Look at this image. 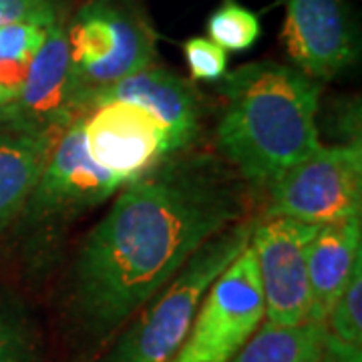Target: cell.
Masks as SVG:
<instances>
[{
    "mask_svg": "<svg viewBox=\"0 0 362 362\" xmlns=\"http://www.w3.org/2000/svg\"><path fill=\"white\" fill-rule=\"evenodd\" d=\"M320 83L296 66L252 63L226 75L218 147L254 185H270L320 147Z\"/></svg>",
    "mask_w": 362,
    "mask_h": 362,
    "instance_id": "7a4b0ae2",
    "label": "cell"
},
{
    "mask_svg": "<svg viewBox=\"0 0 362 362\" xmlns=\"http://www.w3.org/2000/svg\"><path fill=\"white\" fill-rule=\"evenodd\" d=\"M282 42L298 71L318 83L338 77L358 57L346 0H286Z\"/></svg>",
    "mask_w": 362,
    "mask_h": 362,
    "instance_id": "9c48e42d",
    "label": "cell"
},
{
    "mask_svg": "<svg viewBox=\"0 0 362 362\" xmlns=\"http://www.w3.org/2000/svg\"><path fill=\"white\" fill-rule=\"evenodd\" d=\"M85 119L87 111L78 113L59 137L49 163L23 207L28 220H51L89 209L127 185L90 157L85 139Z\"/></svg>",
    "mask_w": 362,
    "mask_h": 362,
    "instance_id": "ba28073f",
    "label": "cell"
},
{
    "mask_svg": "<svg viewBox=\"0 0 362 362\" xmlns=\"http://www.w3.org/2000/svg\"><path fill=\"white\" fill-rule=\"evenodd\" d=\"M262 320V282L254 250L247 244L207 290L189 334L169 362H230Z\"/></svg>",
    "mask_w": 362,
    "mask_h": 362,
    "instance_id": "8992f818",
    "label": "cell"
},
{
    "mask_svg": "<svg viewBox=\"0 0 362 362\" xmlns=\"http://www.w3.org/2000/svg\"><path fill=\"white\" fill-rule=\"evenodd\" d=\"M47 37V28L33 25L0 26V85L16 95L35 52Z\"/></svg>",
    "mask_w": 362,
    "mask_h": 362,
    "instance_id": "2e32d148",
    "label": "cell"
},
{
    "mask_svg": "<svg viewBox=\"0 0 362 362\" xmlns=\"http://www.w3.org/2000/svg\"><path fill=\"white\" fill-rule=\"evenodd\" d=\"M256 220L238 221L207 240L171 284L117 342L105 362H169L183 346L207 290L250 244Z\"/></svg>",
    "mask_w": 362,
    "mask_h": 362,
    "instance_id": "3957f363",
    "label": "cell"
},
{
    "mask_svg": "<svg viewBox=\"0 0 362 362\" xmlns=\"http://www.w3.org/2000/svg\"><path fill=\"white\" fill-rule=\"evenodd\" d=\"M326 334L338 342L362 349V256L326 318Z\"/></svg>",
    "mask_w": 362,
    "mask_h": 362,
    "instance_id": "ac0fdd59",
    "label": "cell"
},
{
    "mask_svg": "<svg viewBox=\"0 0 362 362\" xmlns=\"http://www.w3.org/2000/svg\"><path fill=\"white\" fill-rule=\"evenodd\" d=\"M109 101H123L141 107L165 133L168 156L180 153L195 141L199 133V101L192 83L168 69L147 66L131 77L95 90L87 97L85 109Z\"/></svg>",
    "mask_w": 362,
    "mask_h": 362,
    "instance_id": "8fae6325",
    "label": "cell"
},
{
    "mask_svg": "<svg viewBox=\"0 0 362 362\" xmlns=\"http://www.w3.org/2000/svg\"><path fill=\"white\" fill-rule=\"evenodd\" d=\"M14 119H16V111H14L13 103L6 105V107H0V123L14 121Z\"/></svg>",
    "mask_w": 362,
    "mask_h": 362,
    "instance_id": "603a6c76",
    "label": "cell"
},
{
    "mask_svg": "<svg viewBox=\"0 0 362 362\" xmlns=\"http://www.w3.org/2000/svg\"><path fill=\"white\" fill-rule=\"evenodd\" d=\"M207 39L214 40L226 52L252 49L262 35L259 18L235 0H221V4L207 21Z\"/></svg>",
    "mask_w": 362,
    "mask_h": 362,
    "instance_id": "e0dca14e",
    "label": "cell"
},
{
    "mask_svg": "<svg viewBox=\"0 0 362 362\" xmlns=\"http://www.w3.org/2000/svg\"><path fill=\"white\" fill-rule=\"evenodd\" d=\"M318 226L290 218H266L256 223L250 246L258 264L268 324L296 326L308 320L306 250Z\"/></svg>",
    "mask_w": 362,
    "mask_h": 362,
    "instance_id": "52a82bcc",
    "label": "cell"
},
{
    "mask_svg": "<svg viewBox=\"0 0 362 362\" xmlns=\"http://www.w3.org/2000/svg\"><path fill=\"white\" fill-rule=\"evenodd\" d=\"M0 362H23L21 342L2 320H0Z\"/></svg>",
    "mask_w": 362,
    "mask_h": 362,
    "instance_id": "7402d4cb",
    "label": "cell"
},
{
    "mask_svg": "<svg viewBox=\"0 0 362 362\" xmlns=\"http://www.w3.org/2000/svg\"><path fill=\"white\" fill-rule=\"evenodd\" d=\"M185 63L195 81H220L228 75V52L206 37L183 42Z\"/></svg>",
    "mask_w": 362,
    "mask_h": 362,
    "instance_id": "d6986e66",
    "label": "cell"
},
{
    "mask_svg": "<svg viewBox=\"0 0 362 362\" xmlns=\"http://www.w3.org/2000/svg\"><path fill=\"white\" fill-rule=\"evenodd\" d=\"M268 218L324 226L361 218L362 147H318L268 185Z\"/></svg>",
    "mask_w": 362,
    "mask_h": 362,
    "instance_id": "5b68a950",
    "label": "cell"
},
{
    "mask_svg": "<svg viewBox=\"0 0 362 362\" xmlns=\"http://www.w3.org/2000/svg\"><path fill=\"white\" fill-rule=\"evenodd\" d=\"M242 216V194L207 161L157 165L127 183L78 254L81 320L97 334L117 328Z\"/></svg>",
    "mask_w": 362,
    "mask_h": 362,
    "instance_id": "6da1fadb",
    "label": "cell"
},
{
    "mask_svg": "<svg viewBox=\"0 0 362 362\" xmlns=\"http://www.w3.org/2000/svg\"><path fill=\"white\" fill-rule=\"evenodd\" d=\"M66 33L83 109L90 93L115 85L156 61V33L135 0H90Z\"/></svg>",
    "mask_w": 362,
    "mask_h": 362,
    "instance_id": "277c9868",
    "label": "cell"
},
{
    "mask_svg": "<svg viewBox=\"0 0 362 362\" xmlns=\"http://www.w3.org/2000/svg\"><path fill=\"white\" fill-rule=\"evenodd\" d=\"M63 18L57 0H0V26L33 25L49 28Z\"/></svg>",
    "mask_w": 362,
    "mask_h": 362,
    "instance_id": "ffe728a7",
    "label": "cell"
},
{
    "mask_svg": "<svg viewBox=\"0 0 362 362\" xmlns=\"http://www.w3.org/2000/svg\"><path fill=\"white\" fill-rule=\"evenodd\" d=\"M65 129L18 119L0 123V230L23 211Z\"/></svg>",
    "mask_w": 362,
    "mask_h": 362,
    "instance_id": "4fadbf2b",
    "label": "cell"
},
{
    "mask_svg": "<svg viewBox=\"0 0 362 362\" xmlns=\"http://www.w3.org/2000/svg\"><path fill=\"white\" fill-rule=\"evenodd\" d=\"M13 107L18 121L59 127H66L85 111L71 65L65 18L47 28V37L28 63Z\"/></svg>",
    "mask_w": 362,
    "mask_h": 362,
    "instance_id": "7c38bea8",
    "label": "cell"
},
{
    "mask_svg": "<svg viewBox=\"0 0 362 362\" xmlns=\"http://www.w3.org/2000/svg\"><path fill=\"white\" fill-rule=\"evenodd\" d=\"M85 139L90 157L125 183L147 175L169 157L159 123L141 107L123 101L90 107Z\"/></svg>",
    "mask_w": 362,
    "mask_h": 362,
    "instance_id": "30bf717a",
    "label": "cell"
},
{
    "mask_svg": "<svg viewBox=\"0 0 362 362\" xmlns=\"http://www.w3.org/2000/svg\"><path fill=\"white\" fill-rule=\"evenodd\" d=\"M361 218L318 226L306 250L310 308L308 322L324 324L362 256Z\"/></svg>",
    "mask_w": 362,
    "mask_h": 362,
    "instance_id": "5bb4252c",
    "label": "cell"
},
{
    "mask_svg": "<svg viewBox=\"0 0 362 362\" xmlns=\"http://www.w3.org/2000/svg\"><path fill=\"white\" fill-rule=\"evenodd\" d=\"M326 326L302 322L296 326L259 324L230 362H322Z\"/></svg>",
    "mask_w": 362,
    "mask_h": 362,
    "instance_id": "9a60e30c",
    "label": "cell"
},
{
    "mask_svg": "<svg viewBox=\"0 0 362 362\" xmlns=\"http://www.w3.org/2000/svg\"><path fill=\"white\" fill-rule=\"evenodd\" d=\"M322 362H362V349H352L326 334Z\"/></svg>",
    "mask_w": 362,
    "mask_h": 362,
    "instance_id": "44dd1931",
    "label": "cell"
},
{
    "mask_svg": "<svg viewBox=\"0 0 362 362\" xmlns=\"http://www.w3.org/2000/svg\"><path fill=\"white\" fill-rule=\"evenodd\" d=\"M14 95L13 90L11 89H6V87H2L0 85V107H6V105H11L14 101Z\"/></svg>",
    "mask_w": 362,
    "mask_h": 362,
    "instance_id": "cb8c5ba5",
    "label": "cell"
}]
</instances>
